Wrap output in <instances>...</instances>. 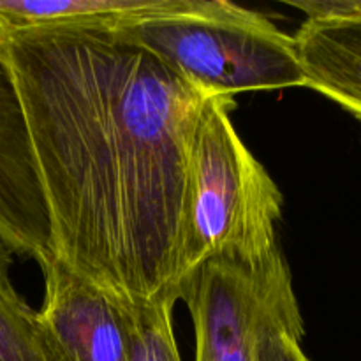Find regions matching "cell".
Returning <instances> with one entry per match:
<instances>
[{
    "label": "cell",
    "mask_w": 361,
    "mask_h": 361,
    "mask_svg": "<svg viewBox=\"0 0 361 361\" xmlns=\"http://www.w3.org/2000/svg\"><path fill=\"white\" fill-rule=\"evenodd\" d=\"M171 305H133L129 361H182L173 331Z\"/></svg>",
    "instance_id": "cell-10"
},
{
    "label": "cell",
    "mask_w": 361,
    "mask_h": 361,
    "mask_svg": "<svg viewBox=\"0 0 361 361\" xmlns=\"http://www.w3.org/2000/svg\"><path fill=\"white\" fill-rule=\"evenodd\" d=\"M305 326L300 312L284 314L271 321L259 335L254 361H310L302 349Z\"/></svg>",
    "instance_id": "cell-11"
},
{
    "label": "cell",
    "mask_w": 361,
    "mask_h": 361,
    "mask_svg": "<svg viewBox=\"0 0 361 361\" xmlns=\"http://www.w3.org/2000/svg\"><path fill=\"white\" fill-rule=\"evenodd\" d=\"M196 335V361H254L264 328L300 312L284 257L263 271L229 261L204 263L178 291Z\"/></svg>",
    "instance_id": "cell-4"
},
{
    "label": "cell",
    "mask_w": 361,
    "mask_h": 361,
    "mask_svg": "<svg viewBox=\"0 0 361 361\" xmlns=\"http://www.w3.org/2000/svg\"><path fill=\"white\" fill-rule=\"evenodd\" d=\"M0 242L39 267L51 256L48 204L16 87L0 62Z\"/></svg>",
    "instance_id": "cell-6"
},
{
    "label": "cell",
    "mask_w": 361,
    "mask_h": 361,
    "mask_svg": "<svg viewBox=\"0 0 361 361\" xmlns=\"http://www.w3.org/2000/svg\"><path fill=\"white\" fill-rule=\"evenodd\" d=\"M51 256L123 302L175 307L190 143L207 95L111 30L0 23Z\"/></svg>",
    "instance_id": "cell-1"
},
{
    "label": "cell",
    "mask_w": 361,
    "mask_h": 361,
    "mask_svg": "<svg viewBox=\"0 0 361 361\" xmlns=\"http://www.w3.org/2000/svg\"><path fill=\"white\" fill-rule=\"evenodd\" d=\"M201 0H0V23L23 28L118 30L190 11Z\"/></svg>",
    "instance_id": "cell-8"
},
{
    "label": "cell",
    "mask_w": 361,
    "mask_h": 361,
    "mask_svg": "<svg viewBox=\"0 0 361 361\" xmlns=\"http://www.w3.org/2000/svg\"><path fill=\"white\" fill-rule=\"evenodd\" d=\"M235 106L233 97L210 95L197 116L176 252V300L183 282L208 261L257 274L282 257L277 222L284 197L236 133L229 116Z\"/></svg>",
    "instance_id": "cell-2"
},
{
    "label": "cell",
    "mask_w": 361,
    "mask_h": 361,
    "mask_svg": "<svg viewBox=\"0 0 361 361\" xmlns=\"http://www.w3.org/2000/svg\"><path fill=\"white\" fill-rule=\"evenodd\" d=\"M293 39L307 87L361 122V14L307 18Z\"/></svg>",
    "instance_id": "cell-7"
},
{
    "label": "cell",
    "mask_w": 361,
    "mask_h": 361,
    "mask_svg": "<svg viewBox=\"0 0 361 361\" xmlns=\"http://www.w3.org/2000/svg\"><path fill=\"white\" fill-rule=\"evenodd\" d=\"M44 300L37 310L63 361H129L130 309L94 282L51 259L41 267Z\"/></svg>",
    "instance_id": "cell-5"
},
{
    "label": "cell",
    "mask_w": 361,
    "mask_h": 361,
    "mask_svg": "<svg viewBox=\"0 0 361 361\" xmlns=\"http://www.w3.org/2000/svg\"><path fill=\"white\" fill-rule=\"evenodd\" d=\"M289 6L303 11L307 18L337 16V14L360 13L361 0H305V2H289Z\"/></svg>",
    "instance_id": "cell-12"
},
{
    "label": "cell",
    "mask_w": 361,
    "mask_h": 361,
    "mask_svg": "<svg viewBox=\"0 0 361 361\" xmlns=\"http://www.w3.org/2000/svg\"><path fill=\"white\" fill-rule=\"evenodd\" d=\"M13 250L0 242V361H63L37 310L11 281Z\"/></svg>",
    "instance_id": "cell-9"
},
{
    "label": "cell",
    "mask_w": 361,
    "mask_h": 361,
    "mask_svg": "<svg viewBox=\"0 0 361 361\" xmlns=\"http://www.w3.org/2000/svg\"><path fill=\"white\" fill-rule=\"evenodd\" d=\"M113 34L147 49L207 95L307 87L295 39L226 0L127 25Z\"/></svg>",
    "instance_id": "cell-3"
}]
</instances>
